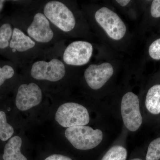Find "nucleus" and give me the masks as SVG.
Masks as SVG:
<instances>
[{"instance_id":"1","label":"nucleus","mask_w":160,"mask_h":160,"mask_svg":"<svg viewBox=\"0 0 160 160\" xmlns=\"http://www.w3.org/2000/svg\"><path fill=\"white\" fill-rule=\"evenodd\" d=\"M19 6L10 16L14 26L43 47H54L66 38L52 25L40 7V1H18Z\"/></svg>"},{"instance_id":"17","label":"nucleus","mask_w":160,"mask_h":160,"mask_svg":"<svg viewBox=\"0 0 160 160\" xmlns=\"http://www.w3.org/2000/svg\"><path fill=\"white\" fill-rule=\"evenodd\" d=\"M127 151L122 146H113L109 149L101 160H126Z\"/></svg>"},{"instance_id":"14","label":"nucleus","mask_w":160,"mask_h":160,"mask_svg":"<svg viewBox=\"0 0 160 160\" xmlns=\"http://www.w3.org/2000/svg\"><path fill=\"white\" fill-rule=\"evenodd\" d=\"M146 109L152 114L160 113V85L151 87L147 92L145 101Z\"/></svg>"},{"instance_id":"20","label":"nucleus","mask_w":160,"mask_h":160,"mask_svg":"<svg viewBox=\"0 0 160 160\" xmlns=\"http://www.w3.org/2000/svg\"><path fill=\"white\" fill-rule=\"evenodd\" d=\"M150 13L152 17L160 18V0H154L152 2Z\"/></svg>"},{"instance_id":"23","label":"nucleus","mask_w":160,"mask_h":160,"mask_svg":"<svg viewBox=\"0 0 160 160\" xmlns=\"http://www.w3.org/2000/svg\"><path fill=\"white\" fill-rule=\"evenodd\" d=\"M6 2H7V1L0 0V19L2 18V17H1V14H2L3 9H4L5 4H6Z\"/></svg>"},{"instance_id":"22","label":"nucleus","mask_w":160,"mask_h":160,"mask_svg":"<svg viewBox=\"0 0 160 160\" xmlns=\"http://www.w3.org/2000/svg\"><path fill=\"white\" fill-rule=\"evenodd\" d=\"M115 2L119 6L124 7L128 6L129 3L131 2V1L129 0H118V1H115Z\"/></svg>"},{"instance_id":"15","label":"nucleus","mask_w":160,"mask_h":160,"mask_svg":"<svg viewBox=\"0 0 160 160\" xmlns=\"http://www.w3.org/2000/svg\"><path fill=\"white\" fill-rule=\"evenodd\" d=\"M20 68L17 64L9 60H0V88L8 82L14 79Z\"/></svg>"},{"instance_id":"12","label":"nucleus","mask_w":160,"mask_h":160,"mask_svg":"<svg viewBox=\"0 0 160 160\" xmlns=\"http://www.w3.org/2000/svg\"><path fill=\"white\" fill-rule=\"evenodd\" d=\"M14 25L10 16L0 19V55L4 56L9 48Z\"/></svg>"},{"instance_id":"11","label":"nucleus","mask_w":160,"mask_h":160,"mask_svg":"<svg viewBox=\"0 0 160 160\" xmlns=\"http://www.w3.org/2000/svg\"><path fill=\"white\" fill-rule=\"evenodd\" d=\"M114 67L109 62L91 64L84 70L85 82L90 89L98 90L106 85L114 74Z\"/></svg>"},{"instance_id":"13","label":"nucleus","mask_w":160,"mask_h":160,"mask_svg":"<svg viewBox=\"0 0 160 160\" xmlns=\"http://www.w3.org/2000/svg\"><path fill=\"white\" fill-rule=\"evenodd\" d=\"M22 138L18 136L9 139L4 149L3 158L4 160H28L21 151Z\"/></svg>"},{"instance_id":"8","label":"nucleus","mask_w":160,"mask_h":160,"mask_svg":"<svg viewBox=\"0 0 160 160\" xmlns=\"http://www.w3.org/2000/svg\"><path fill=\"white\" fill-rule=\"evenodd\" d=\"M93 52V45L90 42L74 41L65 46L62 52V59L67 66L78 68L89 63Z\"/></svg>"},{"instance_id":"2","label":"nucleus","mask_w":160,"mask_h":160,"mask_svg":"<svg viewBox=\"0 0 160 160\" xmlns=\"http://www.w3.org/2000/svg\"><path fill=\"white\" fill-rule=\"evenodd\" d=\"M40 5L52 25L65 37L89 39V24L76 2L49 0L40 1Z\"/></svg>"},{"instance_id":"18","label":"nucleus","mask_w":160,"mask_h":160,"mask_svg":"<svg viewBox=\"0 0 160 160\" xmlns=\"http://www.w3.org/2000/svg\"><path fill=\"white\" fill-rule=\"evenodd\" d=\"M146 160H158L160 159V138L149 144L146 155Z\"/></svg>"},{"instance_id":"19","label":"nucleus","mask_w":160,"mask_h":160,"mask_svg":"<svg viewBox=\"0 0 160 160\" xmlns=\"http://www.w3.org/2000/svg\"><path fill=\"white\" fill-rule=\"evenodd\" d=\"M149 54L152 59L160 60V38L155 40L149 46Z\"/></svg>"},{"instance_id":"5","label":"nucleus","mask_w":160,"mask_h":160,"mask_svg":"<svg viewBox=\"0 0 160 160\" xmlns=\"http://www.w3.org/2000/svg\"><path fill=\"white\" fill-rule=\"evenodd\" d=\"M50 49L41 46L14 26L9 48L4 57L17 64L21 69Z\"/></svg>"},{"instance_id":"24","label":"nucleus","mask_w":160,"mask_h":160,"mask_svg":"<svg viewBox=\"0 0 160 160\" xmlns=\"http://www.w3.org/2000/svg\"><path fill=\"white\" fill-rule=\"evenodd\" d=\"M130 160H142L140 158H133Z\"/></svg>"},{"instance_id":"9","label":"nucleus","mask_w":160,"mask_h":160,"mask_svg":"<svg viewBox=\"0 0 160 160\" xmlns=\"http://www.w3.org/2000/svg\"><path fill=\"white\" fill-rule=\"evenodd\" d=\"M30 80L20 83L17 89L15 102L16 107L21 111H26L38 106L43 100V90L41 86Z\"/></svg>"},{"instance_id":"21","label":"nucleus","mask_w":160,"mask_h":160,"mask_svg":"<svg viewBox=\"0 0 160 160\" xmlns=\"http://www.w3.org/2000/svg\"><path fill=\"white\" fill-rule=\"evenodd\" d=\"M45 160H72L68 157L60 154H53L49 156Z\"/></svg>"},{"instance_id":"4","label":"nucleus","mask_w":160,"mask_h":160,"mask_svg":"<svg viewBox=\"0 0 160 160\" xmlns=\"http://www.w3.org/2000/svg\"><path fill=\"white\" fill-rule=\"evenodd\" d=\"M82 10L89 28L100 30L107 40L118 43L127 37L128 31L126 23L109 7L102 6L96 9L91 5H85Z\"/></svg>"},{"instance_id":"6","label":"nucleus","mask_w":160,"mask_h":160,"mask_svg":"<svg viewBox=\"0 0 160 160\" xmlns=\"http://www.w3.org/2000/svg\"><path fill=\"white\" fill-rule=\"evenodd\" d=\"M65 136L75 148L89 150L98 146L103 139L102 132L87 126H78L67 128Z\"/></svg>"},{"instance_id":"10","label":"nucleus","mask_w":160,"mask_h":160,"mask_svg":"<svg viewBox=\"0 0 160 160\" xmlns=\"http://www.w3.org/2000/svg\"><path fill=\"white\" fill-rule=\"evenodd\" d=\"M121 111L123 123L129 131H136L142 123L140 109L138 97L132 92L123 95L121 104Z\"/></svg>"},{"instance_id":"3","label":"nucleus","mask_w":160,"mask_h":160,"mask_svg":"<svg viewBox=\"0 0 160 160\" xmlns=\"http://www.w3.org/2000/svg\"><path fill=\"white\" fill-rule=\"evenodd\" d=\"M65 41L58 43L43 54L20 69L30 79L35 82L57 84L64 81L76 67L66 65L62 59V54Z\"/></svg>"},{"instance_id":"16","label":"nucleus","mask_w":160,"mask_h":160,"mask_svg":"<svg viewBox=\"0 0 160 160\" xmlns=\"http://www.w3.org/2000/svg\"><path fill=\"white\" fill-rule=\"evenodd\" d=\"M14 133V129L7 122L6 113L0 111V139L3 142L11 138Z\"/></svg>"},{"instance_id":"7","label":"nucleus","mask_w":160,"mask_h":160,"mask_svg":"<svg viewBox=\"0 0 160 160\" xmlns=\"http://www.w3.org/2000/svg\"><path fill=\"white\" fill-rule=\"evenodd\" d=\"M55 120L65 128L85 126L89 123V112L85 106L74 102L62 104L56 112Z\"/></svg>"}]
</instances>
